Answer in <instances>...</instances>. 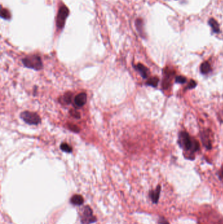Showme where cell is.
<instances>
[{
  "label": "cell",
  "mask_w": 223,
  "mask_h": 224,
  "mask_svg": "<svg viewBox=\"0 0 223 224\" xmlns=\"http://www.w3.org/2000/svg\"><path fill=\"white\" fill-rule=\"evenodd\" d=\"M179 140L181 141V146L187 151L195 152L199 149L198 142L195 140H192L186 132H181Z\"/></svg>",
  "instance_id": "obj_1"
},
{
  "label": "cell",
  "mask_w": 223,
  "mask_h": 224,
  "mask_svg": "<svg viewBox=\"0 0 223 224\" xmlns=\"http://www.w3.org/2000/svg\"><path fill=\"white\" fill-rule=\"evenodd\" d=\"M22 63L26 67L35 70H40L43 68V63L41 58L37 55H30L22 59Z\"/></svg>",
  "instance_id": "obj_2"
},
{
  "label": "cell",
  "mask_w": 223,
  "mask_h": 224,
  "mask_svg": "<svg viewBox=\"0 0 223 224\" xmlns=\"http://www.w3.org/2000/svg\"><path fill=\"white\" fill-rule=\"evenodd\" d=\"M80 218L82 224H90L97 221V218L93 215V211L89 206H85L83 208V210L80 216Z\"/></svg>",
  "instance_id": "obj_3"
},
{
  "label": "cell",
  "mask_w": 223,
  "mask_h": 224,
  "mask_svg": "<svg viewBox=\"0 0 223 224\" xmlns=\"http://www.w3.org/2000/svg\"><path fill=\"white\" fill-rule=\"evenodd\" d=\"M20 118L29 125H38L41 123V119L39 115L34 112L23 111L20 114Z\"/></svg>",
  "instance_id": "obj_4"
},
{
  "label": "cell",
  "mask_w": 223,
  "mask_h": 224,
  "mask_svg": "<svg viewBox=\"0 0 223 224\" xmlns=\"http://www.w3.org/2000/svg\"><path fill=\"white\" fill-rule=\"evenodd\" d=\"M69 13V9L67 8L66 6H62L60 8L57 19V26L58 28L62 29L64 28L65 23V20H66L68 17Z\"/></svg>",
  "instance_id": "obj_5"
},
{
  "label": "cell",
  "mask_w": 223,
  "mask_h": 224,
  "mask_svg": "<svg viewBox=\"0 0 223 224\" xmlns=\"http://www.w3.org/2000/svg\"><path fill=\"white\" fill-rule=\"evenodd\" d=\"M87 94L84 93H82L75 96L74 98V102L76 106L80 108V107L83 106L86 104V102H87Z\"/></svg>",
  "instance_id": "obj_6"
},
{
  "label": "cell",
  "mask_w": 223,
  "mask_h": 224,
  "mask_svg": "<svg viewBox=\"0 0 223 224\" xmlns=\"http://www.w3.org/2000/svg\"><path fill=\"white\" fill-rule=\"evenodd\" d=\"M164 72H165V75L163 79V82H162V86H163L164 89H167L170 85L171 80L172 77H173L174 73L172 72L171 70H166Z\"/></svg>",
  "instance_id": "obj_7"
},
{
  "label": "cell",
  "mask_w": 223,
  "mask_h": 224,
  "mask_svg": "<svg viewBox=\"0 0 223 224\" xmlns=\"http://www.w3.org/2000/svg\"><path fill=\"white\" fill-rule=\"evenodd\" d=\"M160 190H161L160 186H158L156 187V189L155 191H151L149 193V195H150L151 200L153 201V202L154 203H155V204L158 202V201Z\"/></svg>",
  "instance_id": "obj_8"
},
{
  "label": "cell",
  "mask_w": 223,
  "mask_h": 224,
  "mask_svg": "<svg viewBox=\"0 0 223 224\" xmlns=\"http://www.w3.org/2000/svg\"><path fill=\"white\" fill-rule=\"evenodd\" d=\"M70 202L75 206L82 205L84 202V198L80 195H74L71 198Z\"/></svg>",
  "instance_id": "obj_9"
},
{
  "label": "cell",
  "mask_w": 223,
  "mask_h": 224,
  "mask_svg": "<svg viewBox=\"0 0 223 224\" xmlns=\"http://www.w3.org/2000/svg\"><path fill=\"white\" fill-rule=\"evenodd\" d=\"M135 68L139 71V72L141 74V76L143 77L144 79L147 78L148 77L149 74V71L148 70V68L145 67L144 65H143L142 64H138L135 66Z\"/></svg>",
  "instance_id": "obj_10"
},
{
  "label": "cell",
  "mask_w": 223,
  "mask_h": 224,
  "mask_svg": "<svg viewBox=\"0 0 223 224\" xmlns=\"http://www.w3.org/2000/svg\"><path fill=\"white\" fill-rule=\"evenodd\" d=\"M208 24L210 26V27L212 29V31L213 33H216L218 34L220 32V26L219 24L218 23V22L215 19H214L213 18H211L209 21H208Z\"/></svg>",
  "instance_id": "obj_11"
},
{
  "label": "cell",
  "mask_w": 223,
  "mask_h": 224,
  "mask_svg": "<svg viewBox=\"0 0 223 224\" xmlns=\"http://www.w3.org/2000/svg\"><path fill=\"white\" fill-rule=\"evenodd\" d=\"M201 140H202L203 144L204 145V146L206 147V148L210 149L211 147V141L209 138V136L207 134V132H203V133H201Z\"/></svg>",
  "instance_id": "obj_12"
},
{
  "label": "cell",
  "mask_w": 223,
  "mask_h": 224,
  "mask_svg": "<svg viewBox=\"0 0 223 224\" xmlns=\"http://www.w3.org/2000/svg\"><path fill=\"white\" fill-rule=\"evenodd\" d=\"M200 70L201 72L203 74H207L208 73H209L211 71V68L209 62H203L200 66Z\"/></svg>",
  "instance_id": "obj_13"
},
{
  "label": "cell",
  "mask_w": 223,
  "mask_h": 224,
  "mask_svg": "<svg viewBox=\"0 0 223 224\" xmlns=\"http://www.w3.org/2000/svg\"><path fill=\"white\" fill-rule=\"evenodd\" d=\"M72 95L73 94L72 93H65L63 96H62V100L64 101L63 102L66 104H69L71 103L72 102Z\"/></svg>",
  "instance_id": "obj_14"
},
{
  "label": "cell",
  "mask_w": 223,
  "mask_h": 224,
  "mask_svg": "<svg viewBox=\"0 0 223 224\" xmlns=\"http://www.w3.org/2000/svg\"><path fill=\"white\" fill-rule=\"evenodd\" d=\"M135 25H136V28L138 29V32H139V34L142 35H143V21H142L141 19H138L136 20L135 22Z\"/></svg>",
  "instance_id": "obj_15"
},
{
  "label": "cell",
  "mask_w": 223,
  "mask_h": 224,
  "mask_svg": "<svg viewBox=\"0 0 223 224\" xmlns=\"http://www.w3.org/2000/svg\"><path fill=\"white\" fill-rule=\"evenodd\" d=\"M158 81H159V79L158 78H156V77L151 78L148 80L147 82V85H148L151 86H153V87H156L157 85H158Z\"/></svg>",
  "instance_id": "obj_16"
},
{
  "label": "cell",
  "mask_w": 223,
  "mask_h": 224,
  "mask_svg": "<svg viewBox=\"0 0 223 224\" xmlns=\"http://www.w3.org/2000/svg\"><path fill=\"white\" fill-rule=\"evenodd\" d=\"M1 17L2 18L6 20H9L11 18V14L7 9H2L1 11Z\"/></svg>",
  "instance_id": "obj_17"
},
{
  "label": "cell",
  "mask_w": 223,
  "mask_h": 224,
  "mask_svg": "<svg viewBox=\"0 0 223 224\" xmlns=\"http://www.w3.org/2000/svg\"><path fill=\"white\" fill-rule=\"evenodd\" d=\"M60 148L62 151H64L65 152H67V153H71L72 151V147L66 143H62V144H61Z\"/></svg>",
  "instance_id": "obj_18"
},
{
  "label": "cell",
  "mask_w": 223,
  "mask_h": 224,
  "mask_svg": "<svg viewBox=\"0 0 223 224\" xmlns=\"http://www.w3.org/2000/svg\"><path fill=\"white\" fill-rule=\"evenodd\" d=\"M70 115L73 116V118H76V119H79L80 118V115L79 114V112H78L77 110H70L69 111Z\"/></svg>",
  "instance_id": "obj_19"
},
{
  "label": "cell",
  "mask_w": 223,
  "mask_h": 224,
  "mask_svg": "<svg viewBox=\"0 0 223 224\" xmlns=\"http://www.w3.org/2000/svg\"><path fill=\"white\" fill-rule=\"evenodd\" d=\"M186 79L183 77V76H177L176 78H175V82L176 83H185L186 82Z\"/></svg>",
  "instance_id": "obj_20"
},
{
  "label": "cell",
  "mask_w": 223,
  "mask_h": 224,
  "mask_svg": "<svg viewBox=\"0 0 223 224\" xmlns=\"http://www.w3.org/2000/svg\"><path fill=\"white\" fill-rule=\"evenodd\" d=\"M68 126L69 129H70L71 130H72V131H73L75 132H79L80 131V129H79V127L77 126L73 125V124L68 123Z\"/></svg>",
  "instance_id": "obj_21"
},
{
  "label": "cell",
  "mask_w": 223,
  "mask_h": 224,
  "mask_svg": "<svg viewBox=\"0 0 223 224\" xmlns=\"http://www.w3.org/2000/svg\"><path fill=\"white\" fill-rule=\"evenodd\" d=\"M196 83L195 82L194 80H191L190 81V83H189L188 86H187L186 89H194V87H196Z\"/></svg>",
  "instance_id": "obj_22"
},
{
  "label": "cell",
  "mask_w": 223,
  "mask_h": 224,
  "mask_svg": "<svg viewBox=\"0 0 223 224\" xmlns=\"http://www.w3.org/2000/svg\"><path fill=\"white\" fill-rule=\"evenodd\" d=\"M158 223L159 224H169V222L167 221L166 219L163 218H160L159 219V221H158Z\"/></svg>",
  "instance_id": "obj_23"
}]
</instances>
